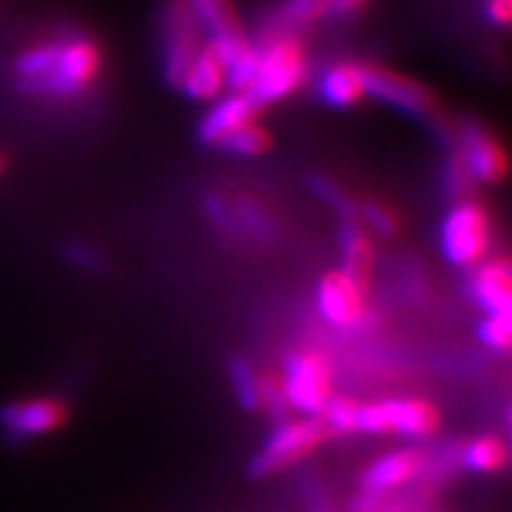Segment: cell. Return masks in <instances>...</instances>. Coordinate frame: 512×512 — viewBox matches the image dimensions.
Masks as SVG:
<instances>
[{
	"label": "cell",
	"mask_w": 512,
	"mask_h": 512,
	"mask_svg": "<svg viewBox=\"0 0 512 512\" xmlns=\"http://www.w3.org/2000/svg\"><path fill=\"white\" fill-rule=\"evenodd\" d=\"M69 406L60 399L12 401L0 408V430L5 437L19 441L53 434L67 425Z\"/></svg>",
	"instance_id": "cell-11"
},
{
	"label": "cell",
	"mask_w": 512,
	"mask_h": 512,
	"mask_svg": "<svg viewBox=\"0 0 512 512\" xmlns=\"http://www.w3.org/2000/svg\"><path fill=\"white\" fill-rule=\"evenodd\" d=\"M259 112L261 107L247 93L230 91V95H221L211 102L207 114L197 126V136L204 145L219 147L230 133L259 117Z\"/></svg>",
	"instance_id": "cell-13"
},
{
	"label": "cell",
	"mask_w": 512,
	"mask_h": 512,
	"mask_svg": "<svg viewBox=\"0 0 512 512\" xmlns=\"http://www.w3.org/2000/svg\"><path fill=\"white\" fill-rule=\"evenodd\" d=\"M422 467H425V453L415 451V448L387 453L363 472V491L382 498L396 486L408 484L411 479L422 475Z\"/></svg>",
	"instance_id": "cell-14"
},
{
	"label": "cell",
	"mask_w": 512,
	"mask_h": 512,
	"mask_svg": "<svg viewBox=\"0 0 512 512\" xmlns=\"http://www.w3.org/2000/svg\"><path fill=\"white\" fill-rule=\"evenodd\" d=\"M0 169H3V157H0Z\"/></svg>",
	"instance_id": "cell-30"
},
{
	"label": "cell",
	"mask_w": 512,
	"mask_h": 512,
	"mask_svg": "<svg viewBox=\"0 0 512 512\" xmlns=\"http://www.w3.org/2000/svg\"><path fill=\"white\" fill-rule=\"evenodd\" d=\"M460 465L475 475H494L508 465V446L498 437H479L460 448Z\"/></svg>",
	"instance_id": "cell-19"
},
{
	"label": "cell",
	"mask_w": 512,
	"mask_h": 512,
	"mask_svg": "<svg viewBox=\"0 0 512 512\" xmlns=\"http://www.w3.org/2000/svg\"><path fill=\"white\" fill-rule=\"evenodd\" d=\"M228 375L233 382L235 396L245 411H259V375L245 356H233L228 361Z\"/></svg>",
	"instance_id": "cell-21"
},
{
	"label": "cell",
	"mask_w": 512,
	"mask_h": 512,
	"mask_svg": "<svg viewBox=\"0 0 512 512\" xmlns=\"http://www.w3.org/2000/svg\"><path fill=\"white\" fill-rule=\"evenodd\" d=\"M477 337L482 339L484 347L496 351V354H508L512 342L510 311L484 313V318L477 325Z\"/></svg>",
	"instance_id": "cell-23"
},
{
	"label": "cell",
	"mask_w": 512,
	"mask_h": 512,
	"mask_svg": "<svg viewBox=\"0 0 512 512\" xmlns=\"http://www.w3.org/2000/svg\"><path fill=\"white\" fill-rule=\"evenodd\" d=\"M283 387L290 408L320 418L332 399V373L325 356L316 351H292L283 361Z\"/></svg>",
	"instance_id": "cell-6"
},
{
	"label": "cell",
	"mask_w": 512,
	"mask_h": 512,
	"mask_svg": "<svg viewBox=\"0 0 512 512\" xmlns=\"http://www.w3.org/2000/svg\"><path fill=\"white\" fill-rule=\"evenodd\" d=\"M470 297L484 313L510 311L512 273L505 259L482 261L470 278Z\"/></svg>",
	"instance_id": "cell-16"
},
{
	"label": "cell",
	"mask_w": 512,
	"mask_h": 512,
	"mask_svg": "<svg viewBox=\"0 0 512 512\" xmlns=\"http://www.w3.org/2000/svg\"><path fill=\"white\" fill-rule=\"evenodd\" d=\"M188 5L207 43L221 55L226 67L252 50L233 0H188Z\"/></svg>",
	"instance_id": "cell-8"
},
{
	"label": "cell",
	"mask_w": 512,
	"mask_h": 512,
	"mask_svg": "<svg viewBox=\"0 0 512 512\" xmlns=\"http://www.w3.org/2000/svg\"><path fill=\"white\" fill-rule=\"evenodd\" d=\"M162 69L171 86L178 88L185 69L204 46V31L192 15L188 0H169L162 15Z\"/></svg>",
	"instance_id": "cell-7"
},
{
	"label": "cell",
	"mask_w": 512,
	"mask_h": 512,
	"mask_svg": "<svg viewBox=\"0 0 512 512\" xmlns=\"http://www.w3.org/2000/svg\"><path fill=\"white\" fill-rule=\"evenodd\" d=\"M363 81H366V98L380 100L394 110L413 114V117H430L437 110L432 91L394 69L363 64Z\"/></svg>",
	"instance_id": "cell-9"
},
{
	"label": "cell",
	"mask_w": 512,
	"mask_h": 512,
	"mask_svg": "<svg viewBox=\"0 0 512 512\" xmlns=\"http://www.w3.org/2000/svg\"><path fill=\"white\" fill-rule=\"evenodd\" d=\"M439 247L451 266L475 268L482 264L491 247V219L475 200H458L439 226Z\"/></svg>",
	"instance_id": "cell-3"
},
{
	"label": "cell",
	"mask_w": 512,
	"mask_h": 512,
	"mask_svg": "<svg viewBox=\"0 0 512 512\" xmlns=\"http://www.w3.org/2000/svg\"><path fill=\"white\" fill-rule=\"evenodd\" d=\"M323 17H330V0H283L278 10V24L285 31L309 27Z\"/></svg>",
	"instance_id": "cell-22"
},
{
	"label": "cell",
	"mask_w": 512,
	"mask_h": 512,
	"mask_svg": "<svg viewBox=\"0 0 512 512\" xmlns=\"http://www.w3.org/2000/svg\"><path fill=\"white\" fill-rule=\"evenodd\" d=\"M259 408H264L275 425L290 420V403H287L283 377L275 373L259 375Z\"/></svg>",
	"instance_id": "cell-24"
},
{
	"label": "cell",
	"mask_w": 512,
	"mask_h": 512,
	"mask_svg": "<svg viewBox=\"0 0 512 512\" xmlns=\"http://www.w3.org/2000/svg\"><path fill=\"white\" fill-rule=\"evenodd\" d=\"M178 88H181L185 98L195 102H214L228 91L226 62L207 41H204L200 53L195 55V60L190 62V67L185 69Z\"/></svg>",
	"instance_id": "cell-15"
},
{
	"label": "cell",
	"mask_w": 512,
	"mask_h": 512,
	"mask_svg": "<svg viewBox=\"0 0 512 512\" xmlns=\"http://www.w3.org/2000/svg\"><path fill=\"white\" fill-rule=\"evenodd\" d=\"M361 216H363V223L370 230H375L377 235H382V238H392V235L399 230V219H396V214L389 207H384L380 202H368L366 207L361 209Z\"/></svg>",
	"instance_id": "cell-26"
},
{
	"label": "cell",
	"mask_w": 512,
	"mask_h": 512,
	"mask_svg": "<svg viewBox=\"0 0 512 512\" xmlns=\"http://www.w3.org/2000/svg\"><path fill=\"white\" fill-rule=\"evenodd\" d=\"M69 256H72L74 264H81V266H86V268L98 266V256L91 254V252H88V249H83V247H72V249H69Z\"/></svg>",
	"instance_id": "cell-29"
},
{
	"label": "cell",
	"mask_w": 512,
	"mask_h": 512,
	"mask_svg": "<svg viewBox=\"0 0 512 512\" xmlns=\"http://www.w3.org/2000/svg\"><path fill=\"white\" fill-rule=\"evenodd\" d=\"M339 245H342V271L368 290L370 271H373V245H370L366 228L351 209L342 211Z\"/></svg>",
	"instance_id": "cell-18"
},
{
	"label": "cell",
	"mask_w": 512,
	"mask_h": 512,
	"mask_svg": "<svg viewBox=\"0 0 512 512\" xmlns=\"http://www.w3.org/2000/svg\"><path fill=\"white\" fill-rule=\"evenodd\" d=\"M361 403H356L349 396H337L325 403L320 420L325 422L332 437H347V434H356V413Z\"/></svg>",
	"instance_id": "cell-25"
},
{
	"label": "cell",
	"mask_w": 512,
	"mask_h": 512,
	"mask_svg": "<svg viewBox=\"0 0 512 512\" xmlns=\"http://www.w3.org/2000/svg\"><path fill=\"white\" fill-rule=\"evenodd\" d=\"M460 162L470 174L472 183L498 185L508 176V155L503 145L484 126L470 124L460 136Z\"/></svg>",
	"instance_id": "cell-12"
},
{
	"label": "cell",
	"mask_w": 512,
	"mask_h": 512,
	"mask_svg": "<svg viewBox=\"0 0 512 512\" xmlns=\"http://www.w3.org/2000/svg\"><path fill=\"white\" fill-rule=\"evenodd\" d=\"M318 95L325 105L335 110H347L366 98V81H363V64L335 62L323 69L318 76Z\"/></svg>",
	"instance_id": "cell-17"
},
{
	"label": "cell",
	"mask_w": 512,
	"mask_h": 512,
	"mask_svg": "<svg viewBox=\"0 0 512 512\" xmlns=\"http://www.w3.org/2000/svg\"><path fill=\"white\" fill-rule=\"evenodd\" d=\"M484 15L491 24L498 29H505L510 24L512 15V0H486L484 3Z\"/></svg>",
	"instance_id": "cell-27"
},
{
	"label": "cell",
	"mask_w": 512,
	"mask_h": 512,
	"mask_svg": "<svg viewBox=\"0 0 512 512\" xmlns=\"http://www.w3.org/2000/svg\"><path fill=\"white\" fill-rule=\"evenodd\" d=\"M439 430V411L420 399L380 401L358 406L356 432L396 434L406 439H430Z\"/></svg>",
	"instance_id": "cell-5"
},
{
	"label": "cell",
	"mask_w": 512,
	"mask_h": 512,
	"mask_svg": "<svg viewBox=\"0 0 512 512\" xmlns=\"http://www.w3.org/2000/svg\"><path fill=\"white\" fill-rule=\"evenodd\" d=\"M370 0H330V15L332 17H356L358 12H363L368 8Z\"/></svg>",
	"instance_id": "cell-28"
},
{
	"label": "cell",
	"mask_w": 512,
	"mask_h": 512,
	"mask_svg": "<svg viewBox=\"0 0 512 512\" xmlns=\"http://www.w3.org/2000/svg\"><path fill=\"white\" fill-rule=\"evenodd\" d=\"M399 512H401V510H399Z\"/></svg>",
	"instance_id": "cell-31"
},
{
	"label": "cell",
	"mask_w": 512,
	"mask_h": 512,
	"mask_svg": "<svg viewBox=\"0 0 512 512\" xmlns=\"http://www.w3.org/2000/svg\"><path fill=\"white\" fill-rule=\"evenodd\" d=\"M366 287H361L347 273L330 271L320 278L316 290L318 313L335 328H361L366 323Z\"/></svg>",
	"instance_id": "cell-10"
},
{
	"label": "cell",
	"mask_w": 512,
	"mask_h": 512,
	"mask_svg": "<svg viewBox=\"0 0 512 512\" xmlns=\"http://www.w3.org/2000/svg\"><path fill=\"white\" fill-rule=\"evenodd\" d=\"M309 76V55L304 43L290 31H275L256 46V76L247 95L264 110L292 98Z\"/></svg>",
	"instance_id": "cell-2"
},
{
	"label": "cell",
	"mask_w": 512,
	"mask_h": 512,
	"mask_svg": "<svg viewBox=\"0 0 512 512\" xmlns=\"http://www.w3.org/2000/svg\"><path fill=\"white\" fill-rule=\"evenodd\" d=\"M330 437V430L320 418L280 422L268 434L264 446L256 451L252 463L247 465V475L252 479H266L278 475L280 470L292 467L294 463L309 456L311 451H316Z\"/></svg>",
	"instance_id": "cell-4"
},
{
	"label": "cell",
	"mask_w": 512,
	"mask_h": 512,
	"mask_svg": "<svg viewBox=\"0 0 512 512\" xmlns=\"http://www.w3.org/2000/svg\"><path fill=\"white\" fill-rule=\"evenodd\" d=\"M273 140L268 128H264L259 121H249V124L240 126L238 131H233L230 136L219 145V150L226 152L230 157L238 159H256L264 157L271 150Z\"/></svg>",
	"instance_id": "cell-20"
},
{
	"label": "cell",
	"mask_w": 512,
	"mask_h": 512,
	"mask_svg": "<svg viewBox=\"0 0 512 512\" xmlns=\"http://www.w3.org/2000/svg\"><path fill=\"white\" fill-rule=\"evenodd\" d=\"M102 50L93 38L67 34L38 41L15 57L19 91L55 100H76L88 95L102 74Z\"/></svg>",
	"instance_id": "cell-1"
}]
</instances>
